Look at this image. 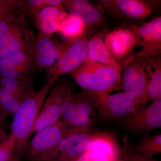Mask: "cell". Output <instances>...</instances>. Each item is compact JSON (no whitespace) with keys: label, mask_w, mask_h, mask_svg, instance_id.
<instances>
[{"label":"cell","mask_w":161,"mask_h":161,"mask_svg":"<svg viewBox=\"0 0 161 161\" xmlns=\"http://www.w3.org/2000/svg\"><path fill=\"white\" fill-rule=\"evenodd\" d=\"M54 83L47 81L40 90L35 91L23 100L13 115L10 134L14 138L15 157L19 161L24 156L43 103Z\"/></svg>","instance_id":"1"},{"label":"cell","mask_w":161,"mask_h":161,"mask_svg":"<svg viewBox=\"0 0 161 161\" xmlns=\"http://www.w3.org/2000/svg\"><path fill=\"white\" fill-rule=\"evenodd\" d=\"M121 69L85 61L71 74L84 92L92 96H99L120 89Z\"/></svg>","instance_id":"2"},{"label":"cell","mask_w":161,"mask_h":161,"mask_svg":"<svg viewBox=\"0 0 161 161\" xmlns=\"http://www.w3.org/2000/svg\"><path fill=\"white\" fill-rule=\"evenodd\" d=\"M24 6L0 23V59L31 49L36 38L26 26Z\"/></svg>","instance_id":"3"},{"label":"cell","mask_w":161,"mask_h":161,"mask_svg":"<svg viewBox=\"0 0 161 161\" xmlns=\"http://www.w3.org/2000/svg\"><path fill=\"white\" fill-rule=\"evenodd\" d=\"M92 130L72 128L58 121L35 133L28 142L24 156L30 161H48L64 138L73 133Z\"/></svg>","instance_id":"4"},{"label":"cell","mask_w":161,"mask_h":161,"mask_svg":"<svg viewBox=\"0 0 161 161\" xmlns=\"http://www.w3.org/2000/svg\"><path fill=\"white\" fill-rule=\"evenodd\" d=\"M123 65L120 89L124 93L146 105L149 102L147 87L152 71L149 58L135 57L132 54Z\"/></svg>","instance_id":"5"},{"label":"cell","mask_w":161,"mask_h":161,"mask_svg":"<svg viewBox=\"0 0 161 161\" xmlns=\"http://www.w3.org/2000/svg\"><path fill=\"white\" fill-rule=\"evenodd\" d=\"M92 96L95 101L97 115L105 121L121 120L146 106L123 92Z\"/></svg>","instance_id":"6"},{"label":"cell","mask_w":161,"mask_h":161,"mask_svg":"<svg viewBox=\"0 0 161 161\" xmlns=\"http://www.w3.org/2000/svg\"><path fill=\"white\" fill-rule=\"evenodd\" d=\"M112 136L94 130L73 133L61 142L54 154L47 161H75L92 144Z\"/></svg>","instance_id":"7"},{"label":"cell","mask_w":161,"mask_h":161,"mask_svg":"<svg viewBox=\"0 0 161 161\" xmlns=\"http://www.w3.org/2000/svg\"><path fill=\"white\" fill-rule=\"evenodd\" d=\"M88 39L85 36L67 42L66 48L57 63L47 69V81L55 82L60 76L72 73L86 61Z\"/></svg>","instance_id":"8"},{"label":"cell","mask_w":161,"mask_h":161,"mask_svg":"<svg viewBox=\"0 0 161 161\" xmlns=\"http://www.w3.org/2000/svg\"><path fill=\"white\" fill-rule=\"evenodd\" d=\"M69 86L60 83L51 88L47 95L36 123L33 134L58 122L64 101L71 92Z\"/></svg>","instance_id":"9"},{"label":"cell","mask_w":161,"mask_h":161,"mask_svg":"<svg viewBox=\"0 0 161 161\" xmlns=\"http://www.w3.org/2000/svg\"><path fill=\"white\" fill-rule=\"evenodd\" d=\"M100 8L122 19L141 20L153 12L152 2L145 0H98L95 1Z\"/></svg>","instance_id":"10"},{"label":"cell","mask_w":161,"mask_h":161,"mask_svg":"<svg viewBox=\"0 0 161 161\" xmlns=\"http://www.w3.org/2000/svg\"><path fill=\"white\" fill-rule=\"evenodd\" d=\"M121 120L126 129L136 133H147L161 128V100L153 101Z\"/></svg>","instance_id":"11"},{"label":"cell","mask_w":161,"mask_h":161,"mask_svg":"<svg viewBox=\"0 0 161 161\" xmlns=\"http://www.w3.org/2000/svg\"><path fill=\"white\" fill-rule=\"evenodd\" d=\"M135 32L141 47L138 52L132 53L135 57L151 58L161 55V17L154 18L141 25L130 26Z\"/></svg>","instance_id":"12"},{"label":"cell","mask_w":161,"mask_h":161,"mask_svg":"<svg viewBox=\"0 0 161 161\" xmlns=\"http://www.w3.org/2000/svg\"><path fill=\"white\" fill-rule=\"evenodd\" d=\"M103 37L110 54L121 65L132 54L138 42L137 35L130 26L115 29Z\"/></svg>","instance_id":"13"},{"label":"cell","mask_w":161,"mask_h":161,"mask_svg":"<svg viewBox=\"0 0 161 161\" xmlns=\"http://www.w3.org/2000/svg\"><path fill=\"white\" fill-rule=\"evenodd\" d=\"M67 43H60L52 36L38 35L31 48L36 68L47 70L53 66L63 53Z\"/></svg>","instance_id":"14"},{"label":"cell","mask_w":161,"mask_h":161,"mask_svg":"<svg viewBox=\"0 0 161 161\" xmlns=\"http://www.w3.org/2000/svg\"><path fill=\"white\" fill-rule=\"evenodd\" d=\"M97 116L93 96L84 92L77 95L70 126L77 129H91Z\"/></svg>","instance_id":"15"},{"label":"cell","mask_w":161,"mask_h":161,"mask_svg":"<svg viewBox=\"0 0 161 161\" xmlns=\"http://www.w3.org/2000/svg\"><path fill=\"white\" fill-rule=\"evenodd\" d=\"M120 147L112 136L92 144L75 161H120Z\"/></svg>","instance_id":"16"},{"label":"cell","mask_w":161,"mask_h":161,"mask_svg":"<svg viewBox=\"0 0 161 161\" xmlns=\"http://www.w3.org/2000/svg\"><path fill=\"white\" fill-rule=\"evenodd\" d=\"M64 6L68 14L80 18L87 27L102 24L104 17L100 9L86 0H64Z\"/></svg>","instance_id":"17"},{"label":"cell","mask_w":161,"mask_h":161,"mask_svg":"<svg viewBox=\"0 0 161 161\" xmlns=\"http://www.w3.org/2000/svg\"><path fill=\"white\" fill-rule=\"evenodd\" d=\"M67 14L64 6H47L38 11L34 15L38 35L50 36L58 32L60 22Z\"/></svg>","instance_id":"18"},{"label":"cell","mask_w":161,"mask_h":161,"mask_svg":"<svg viewBox=\"0 0 161 161\" xmlns=\"http://www.w3.org/2000/svg\"><path fill=\"white\" fill-rule=\"evenodd\" d=\"M86 61L97 62L121 68L122 67L110 54L101 34L95 35L88 39Z\"/></svg>","instance_id":"19"},{"label":"cell","mask_w":161,"mask_h":161,"mask_svg":"<svg viewBox=\"0 0 161 161\" xmlns=\"http://www.w3.org/2000/svg\"><path fill=\"white\" fill-rule=\"evenodd\" d=\"M36 68L31 49L23 51L0 59V74L25 67Z\"/></svg>","instance_id":"20"},{"label":"cell","mask_w":161,"mask_h":161,"mask_svg":"<svg viewBox=\"0 0 161 161\" xmlns=\"http://www.w3.org/2000/svg\"><path fill=\"white\" fill-rule=\"evenodd\" d=\"M86 28L80 18L68 13L60 22L58 32L64 38L72 41L85 36Z\"/></svg>","instance_id":"21"},{"label":"cell","mask_w":161,"mask_h":161,"mask_svg":"<svg viewBox=\"0 0 161 161\" xmlns=\"http://www.w3.org/2000/svg\"><path fill=\"white\" fill-rule=\"evenodd\" d=\"M0 89L24 100L34 92L33 80H20L0 77Z\"/></svg>","instance_id":"22"},{"label":"cell","mask_w":161,"mask_h":161,"mask_svg":"<svg viewBox=\"0 0 161 161\" xmlns=\"http://www.w3.org/2000/svg\"><path fill=\"white\" fill-rule=\"evenodd\" d=\"M148 58L152 71L147 87V98L149 101L161 100V55Z\"/></svg>","instance_id":"23"},{"label":"cell","mask_w":161,"mask_h":161,"mask_svg":"<svg viewBox=\"0 0 161 161\" xmlns=\"http://www.w3.org/2000/svg\"><path fill=\"white\" fill-rule=\"evenodd\" d=\"M131 146L137 154L144 158L151 159L161 152V135H146L142 139Z\"/></svg>","instance_id":"24"},{"label":"cell","mask_w":161,"mask_h":161,"mask_svg":"<svg viewBox=\"0 0 161 161\" xmlns=\"http://www.w3.org/2000/svg\"><path fill=\"white\" fill-rule=\"evenodd\" d=\"M23 101L0 89V115L3 120L14 115Z\"/></svg>","instance_id":"25"},{"label":"cell","mask_w":161,"mask_h":161,"mask_svg":"<svg viewBox=\"0 0 161 161\" xmlns=\"http://www.w3.org/2000/svg\"><path fill=\"white\" fill-rule=\"evenodd\" d=\"M14 140L9 134L7 138L0 142V161H20L14 156Z\"/></svg>","instance_id":"26"},{"label":"cell","mask_w":161,"mask_h":161,"mask_svg":"<svg viewBox=\"0 0 161 161\" xmlns=\"http://www.w3.org/2000/svg\"><path fill=\"white\" fill-rule=\"evenodd\" d=\"M24 3L23 1H0V23L9 15L23 7Z\"/></svg>","instance_id":"27"},{"label":"cell","mask_w":161,"mask_h":161,"mask_svg":"<svg viewBox=\"0 0 161 161\" xmlns=\"http://www.w3.org/2000/svg\"><path fill=\"white\" fill-rule=\"evenodd\" d=\"M26 3L30 9L32 14H36L39 10L47 6H64L63 1L61 0H28Z\"/></svg>","instance_id":"28"},{"label":"cell","mask_w":161,"mask_h":161,"mask_svg":"<svg viewBox=\"0 0 161 161\" xmlns=\"http://www.w3.org/2000/svg\"><path fill=\"white\" fill-rule=\"evenodd\" d=\"M123 155L120 161H154L151 159L144 158L137 154L128 142L127 135H125L123 138Z\"/></svg>","instance_id":"29"},{"label":"cell","mask_w":161,"mask_h":161,"mask_svg":"<svg viewBox=\"0 0 161 161\" xmlns=\"http://www.w3.org/2000/svg\"><path fill=\"white\" fill-rule=\"evenodd\" d=\"M3 121L4 120L0 115V142L5 140L8 136L4 128Z\"/></svg>","instance_id":"30"},{"label":"cell","mask_w":161,"mask_h":161,"mask_svg":"<svg viewBox=\"0 0 161 161\" xmlns=\"http://www.w3.org/2000/svg\"></svg>","instance_id":"31"}]
</instances>
